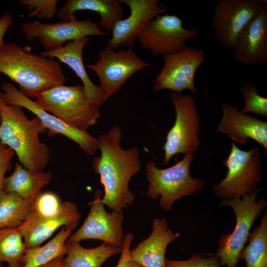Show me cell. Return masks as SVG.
Listing matches in <instances>:
<instances>
[{
  "mask_svg": "<svg viewBox=\"0 0 267 267\" xmlns=\"http://www.w3.org/2000/svg\"><path fill=\"white\" fill-rule=\"evenodd\" d=\"M121 137V130L118 126L101 134L97 138L100 155L95 157L92 163L104 188L100 202L113 211H123L133 204L135 197L129 183L141 168L138 149H123L120 145Z\"/></svg>",
  "mask_w": 267,
  "mask_h": 267,
  "instance_id": "obj_1",
  "label": "cell"
},
{
  "mask_svg": "<svg viewBox=\"0 0 267 267\" xmlns=\"http://www.w3.org/2000/svg\"><path fill=\"white\" fill-rule=\"evenodd\" d=\"M0 73L17 84L19 90L30 98L66 80L59 61L34 53L30 46L14 42L4 43L0 47Z\"/></svg>",
  "mask_w": 267,
  "mask_h": 267,
  "instance_id": "obj_2",
  "label": "cell"
},
{
  "mask_svg": "<svg viewBox=\"0 0 267 267\" xmlns=\"http://www.w3.org/2000/svg\"><path fill=\"white\" fill-rule=\"evenodd\" d=\"M0 141L10 148L26 169L43 170L50 158V149L40 139L47 131L40 119H29L20 106L6 104L0 95Z\"/></svg>",
  "mask_w": 267,
  "mask_h": 267,
  "instance_id": "obj_3",
  "label": "cell"
},
{
  "mask_svg": "<svg viewBox=\"0 0 267 267\" xmlns=\"http://www.w3.org/2000/svg\"><path fill=\"white\" fill-rule=\"evenodd\" d=\"M35 99L46 111L81 131L87 132L100 117V107L89 98L83 85L57 86Z\"/></svg>",
  "mask_w": 267,
  "mask_h": 267,
  "instance_id": "obj_4",
  "label": "cell"
},
{
  "mask_svg": "<svg viewBox=\"0 0 267 267\" xmlns=\"http://www.w3.org/2000/svg\"><path fill=\"white\" fill-rule=\"evenodd\" d=\"M194 158L192 153L186 154L174 165L163 169L157 167L154 161L147 162L145 171L149 184L145 194L152 199L160 196V206L169 211L177 200L203 189L204 181L190 175Z\"/></svg>",
  "mask_w": 267,
  "mask_h": 267,
  "instance_id": "obj_5",
  "label": "cell"
},
{
  "mask_svg": "<svg viewBox=\"0 0 267 267\" xmlns=\"http://www.w3.org/2000/svg\"><path fill=\"white\" fill-rule=\"evenodd\" d=\"M259 151L257 145L248 151L241 150L231 141L230 151L224 161L227 174L219 183L213 186L216 195L223 199L239 198L258 189L257 186L262 175Z\"/></svg>",
  "mask_w": 267,
  "mask_h": 267,
  "instance_id": "obj_6",
  "label": "cell"
},
{
  "mask_svg": "<svg viewBox=\"0 0 267 267\" xmlns=\"http://www.w3.org/2000/svg\"><path fill=\"white\" fill-rule=\"evenodd\" d=\"M261 189L252 194L239 198L223 199L222 206H230L236 216V225L231 233L222 235L219 240V247L215 255L219 258L221 266L236 267L241 251L248 241L250 229L255 220L267 205L262 198L257 201V195Z\"/></svg>",
  "mask_w": 267,
  "mask_h": 267,
  "instance_id": "obj_7",
  "label": "cell"
},
{
  "mask_svg": "<svg viewBox=\"0 0 267 267\" xmlns=\"http://www.w3.org/2000/svg\"><path fill=\"white\" fill-rule=\"evenodd\" d=\"M170 96L176 117L163 147L164 165L177 154H193L200 145V118L195 99L190 94L182 95L174 91L170 93Z\"/></svg>",
  "mask_w": 267,
  "mask_h": 267,
  "instance_id": "obj_8",
  "label": "cell"
},
{
  "mask_svg": "<svg viewBox=\"0 0 267 267\" xmlns=\"http://www.w3.org/2000/svg\"><path fill=\"white\" fill-rule=\"evenodd\" d=\"M99 57L95 63L87 66L99 79L103 103L118 91L135 72L151 65L131 48L115 51L106 46L100 51Z\"/></svg>",
  "mask_w": 267,
  "mask_h": 267,
  "instance_id": "obj_9",
  "label": "cell"
},
{
  "mask_svg": "<svg viewBox=\"0 0 267 267\" xmlns=\"http://www.w3.org/2000/svg\"><path fill=\"white\" fill-rule=\"evenodd\" d=\"M176 15H159L149 21L138 34L141 46L154 56L178 52L187 46V41L197 37L198 29H186Z\"/></svg>",
  "mask_w": 267,
  "mask_h": 267,
  "instance_id": "obj_10",
  "label": "cell"
},
{
  "mask_svg": "<svg viewBox=\"0 0 267 267\" xmlns=\"http://www.w3.org/2000/svg\"><path fill=\"white\" fill-rule=\"evenodd\" d=\"M267 4L265 0H219L214 7L211 24L216 39L231 50L241 32Z\"/></svg>",
  "mask_w": 267,
  "mask_h": 267,
  "instance_id": "obj_11",
  "label": "cell"
},
{
  "mask_svg": "<svg viewBox=\"0 0 267 267\" xmlns=\"http://www.w3.org/2000/svg\"><path fill=\"white\" fill-rule=\"evenodd\" d=\"M0 95L8 105L25 108L38 118L51 134H61L77 143L87 154L93 155L99 148L98 138L88 132L79 130L66 124L44 110L36 101L23 94L9 82L1 87Z\"/></svg>",
  "mask_w": 267,
  "mask_h": 267,
  "instance_id": "obj_12",
  "label": "cell"
},
{
  "mask_svg": "<svg viewBox=\"0 0 267 267\" xmlns=\"http://www.w3.org/2000/svg\"><path fill=\"white\" fill-rule=\"evenodd\" d=\"M21 31L29 41L39 40L44 50H54L64 46L70 41L89 36H105L109 33L103 31L90 19H77L57 22L53 24L44 23L38 21L24 23Z\"/></svg>",
  "mask_w": 267,
  "mask_h": 267,
  "instance_id": "obj_13",
  "label": "cell"
},
{
  "mask_svg": "<svg viewBox=\"0 0 267 267\" xmlns=\"http://www.w3.org/2000/svg\"><path fill=\"white\" fill-rule=\"evenodd\" d=\"M164 66L153 80V90L171 89L179 94L185 89L191 93L197 91L194 83L196 72L204 62L203 50L187 47L175 53L163 56Z\"/></svg>",
  "mask_w": 267,
  "mask_h": 267,
  "instance_id": "obj_14",
  "label": "cell"
},
{
  "mask_svg": "<svg viewBox=\"0 0 267 267\" xmlns=\"http://www.w3.org/2000/svg\"><path fill=\"white\" fill-rule=\"evenodd\" d=\"M99 190L93 201L89 202V213L82 225L68 238L67 242H80L88 239H98L108 244L122 248L125 236L122 227L123 211L107 212L100 202Z\"/></svg>",
  "mask_w": 267,
  "mask_h": 267,
  "instance_id": "obj_15",
  "label": "cell"
},
{
  "mask_svg": "<svg viewBox=\"0 0 267 267\" xmlns=\"http://www.w3.org/2000/svg\"><path fill=\"white\" fill-rule=\"evenodd\" d=\"M130 9V15L114 25L111 37L107 46L115 49L120 45L133 48L139 33L146 24L158 15L167 11V6L159 4L158 0H120Z\"/></svg>",
  "mask_w": 267,
  "mask_h": 267,
  "instance_id": "obj_16",
  "label": "cell"
},
{
  "mask_svg": "<svg viewBox=\"0 0 267 267\" xmlns=\"http://www.w3.org/2000/svg\"><path fill=\"white\" fill-rule=\"evenodd\" d=\"M80 217L76 204L65 201L60 211L55 214L38 215L29 212L18 227L26 249L31 248L40 246L60 227L76 228Z\"/></svg>",
  "mask_w": 267,
  "mask_h": 267,
  "instance_id": "obj_17",
  "label": "cell"
},
{
  "mask_svg": "<svg viewBox=\"0 0 267 267\" xmlns=\"http://www.w3.org/2000/svg\"><path fill=\"white\" fill-rule=\"evenodd\" d=\"M231 50L233 58L241 64L267 62V4L241 32Z\"/></svg>",
  "mask_w": 267,
  "mask_h": 267,
  "instance_id": "obj_18",
  "label": "cell"
},
{
  "mask_svg": "<svg viewBox=\"0 0 267 267\" xmlns=\"http://www.w3.org/2000/svg\"><path fill=\"white\" fill-rule=\"evenodd\" d=\"M218 132L226 134L233 142L245 144L251 138L267 150V123L241 113L236 107L224 104Z\"/></svg>",
  "mask_w": 267,
  "mask_h": 267,
  "instance_id": "obj_19",
  "label": "cell"
},
{
  "mask_svg": "<svg viewBox=\"0 0 267 267\" xmlns=\"http://www.w3.org/2000/svg\"><path fill=\"white\" fill-rule=\"evenodd\" d=\"M152 227L151 234L130 251L131 258L142 267H166L167 246L180 234L168 228L165 218H154Z\"/></svg>",
  "mask_w": 267,
  "mask_h": 267,
  "instance_id": "obj_20",
  "label": "cell"
},
{
  "mask_svg": "<svg viewBox=\"0 0 267 267\" xmlns=\"http://www.w3.org/2000/svg\"><path fill=\"white\" fill-rule=\"evenodd\" d=\"M89 41L85 37L67 43L62 47L51 51L43 50L41 54L56 59L68 66L80 78L89 98L99 107L103 103L99 86L94 84L88 76L83 59V51Z\"/></svg>",
  "mask_w": 267,
  "mask_h": 267,
  "instance_id": "obj_21",
  "label": "cell"
},
{
  "mask_svg": "<svg viewBox=\"0 0 267 267\" xmlns=\"http://www.w3.org/2000/svg\"><path fill=\"white\" fill-rule=\"evenodd\" d=\"M89 10L99 14V26L108 33L115 23L123 19V6L120 0H67L57 10L58 16L63 21L76 19V11Z\"/></svg>",
  "mask_w": 267,
  "mask_h": 267,
  "instance_id": "obj_22",
  "label": "cell"
},
{
  "mask_svg": "<svg viewBox=\"0 0 267 267\" xmlns=\"http://www.w3.org/2000/svg\"><path fill=\"white\" fill-rule=\"evenodd\" d=\"M52 177L50 172L31 171L16 163L13 173L5 177L2 188L7 192L34 200L42 192V189L50 183Z\"/></svg>",
  "mask_w": 267,
  "mask_h": 267,
  "instance_id": "obj_23",
  "label": "cell"
},
{
  "mask_svg": "<svg viewBox=\"0 0 267 267\" xmlns=\"http://www.w3.org/2000/svg\"><path fill=\"white\" fill-rule=\"evenodd\" d=\"M66 245L64 267H100L109 258L122 252V248L104 242L93 248H85L77 241H66Z\"/></svg>",
  "mask_w": 267,
  "mask_h": 267,
  "instance_id": "obj_24",
  "label": "cell"
},
{
  "mask_svg": "<svg viewBox=\"0 0 267 267\" xmlns=\"http://www.w3.org/2000/svg\"><path fill=\"white\" fill-rule=\"evenodd\" d=\"M75 228L64 226L45 245L26 249L22 267H39L66 254V242Z\"/></svg>",
  "mask_w": 267,
  "mask_h": 267,
  "instance_id": "obj_25",
  "label": "cell"
},
{
  "mask_svg": "<svg viewBox=\"0 0 267 267\" xmlns=\"http://www.w3.org/2000/svg\"><path fill=\"white\" fill-rule=\"evenodd\" d=\"M33 201L2 189L0 192V229L19 227L28 216Z\"/></svg>",
  "mask_w": 267,
  "mask_h": 267,
  "instance_id": "obj_26",
  "label": "cell"
},
{
  "mask_svg": "<svg viewBox=\"0 0 267 267\" xmlns=\"http://www.w3.org/2000/svg\"><path fill=\"white\" fill-rule=\"evenodd\" d=\"M248 244L240 252L239 259L245 260L246 267H267V214L259 225L250 232Z\"/></svg>",
  "mask_w": 267,
  "mask_h": 267,
  "instance_id": "obj_27",
  "label": "cell"
},
{
  "mask_svg": "<svg viewBox=\"0 0 267 267\" xmlns=\"http://www.w3.org/2000/svg\"><path fill=\"white\" fill-rule=\"evenodd\" d=\"M26 249L18 227L0 229V263L5 262L11 267L22 265Z\"/></svg>",
  "mask_w": 267,
  "mask_h": 267,
  "instance_id": "obj_28",
  "label": "cell"
},
{
  "mask_svg": "<svg viewBox=\"0 0 267 267\" xmlns=\"http://www.w3.org/2000/svg\"><path fill=\"white\" fill-rule=\"evenodd\" d=\"M240 91L244 102L240 112L245 114L252 112L267 118V98L260 95L257 87L247 83L241 87Z\"/></svg>",
  "mask_w": 267,
  "mask_h": 267,
  "instance_id": "obj_29",
  "label": "cell"
},
{
  "mask_svg": "<svg viewBox=\"0 0 267 267\" xmlns=\"http://www.w3.org/2000/svg\"><path fill=\"white\" fill-rule=\"evenodd\" d=\"M57 0H19L18 3L28 12L30 17L51 19L57 12Z\"/></svg>",
  "mask_w": 267,
  "mask_h": 267,
  "instance_id": "obj_30",
  "label": "cell"
},
{
  "mask_svg": "<svg viewBox=\"0 0 267 267\" xmlns=\"http://www.w3.org/2000/svg\"><path fill=\"white\" fill-rule=\"evenodd\" d=\"M166 267H222L219 258L215 255L203 258L198 254H194L185 261L166 260Z\"/></svg>",
  "mask_w": 267,
  "mask_h": 267,
  "instance_id": "obj_31",
  "label": "cell"
},
{
  "mask_svg": "<svg viewBox=\"0 0 267 267\" xmlns=\"http://www.w3.org/2000/svg\"><path fill=\"white\" fill-rule=\"evenodd\" d=\"M14 154L9 147L0 141V192L2 188V183L6 173L12 168L11 160Z\"/></svg>",
  "mask_w": 267,
  "mask_h": 267,
  "instance_id": "obj_32",
  "label": "cell"
},
{
  "mask_svg": "<svg viewBox=\"0 0 267 267\" xmlns=\"http://www.w3.org/2000/svg\"><path fill=\"white\" fill-rule=\"evenodd\" d=\"M134 237L132 233H128L125 235L121 257L116 267H142L133 261L131 258L130 248Z\"/></svg>",
  "mask_w": 267,
  "mask_h": 267,
  "instance_id": "obj_33",
  "label": "cell"
},
{
  "mask_svg": "<svg viewBox=\"0 0 267 267\" xmlns=\"http://www.w3.org/2000/svg\"><path fill=\"white\" fill-rule=\"evenodd\" d=\"M13 21V18L7 12L3 13L0 18V47L4 44V36Z\"/></svg>",
  "mask_w": 267,
  "mask_h": 267,
  "instance_id": "obj_34",
  "label": "cell"
},
{
  "mask_svg": "<svg viewBox=\"0 0 267 267\" xmlns=\"http://www.w3.org/2000/svg\"><path fill=\"white\" fill-rule=\"evenodd\" d=\"M64 257H59L39 267H64Z\"/></svg>",
  "mask_w": 267,
  "mask_h": 267,
  "instance_id": "obj_35",
  "label": "cell"
},
{
  "mask_svg": "<svg viewBox=\"0 0 267 267\" xmlns=\"http://www.w3.org/2000/svg\"><path fill=\"white\" fill-rule=\"evenodd\" d=\"M23 267L22 265L18 266V267H11V266L8 265L7 266L4 267V266H3L1 265V263H0V267Z\"/></svg>",
  "mask_w": 267,
  "mask_h": 267,
  "instance_id": "obj_36",
  "label": "cell"
},
{
  "mask_svg": "<svg viewBox=\"0 0 267 267\" xmlns=\"http://www.w3.org/2000/svg\"><path fill=\"white\" fill-rule=\"evenodd\" d=\"M0 123H1V116H0Z\"/></svg>",
  "mask_w": 267,
  "mask_h": 267,
  "instance_id": "obj_37",
  "label": "cell"
}]
</instances>
